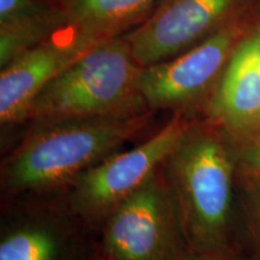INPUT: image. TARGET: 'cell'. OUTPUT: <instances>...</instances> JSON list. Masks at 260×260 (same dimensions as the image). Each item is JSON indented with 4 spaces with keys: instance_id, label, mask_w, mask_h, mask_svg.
Instances as JSON below:
<instances>
[{
    "instance_id": "cell-2",
    "label": "cell",
    "mask_w": 260,
    "mask_h": 260,
    "mask_svg": "<svg viewBox=\"0 0 260 260\" xmlns=\"http://www.w3.org/2000/svg\"><path fill=\"white\" fill-rule=\"evenodd\" d=\"M162 172L190 249L246 254L237 226L236 148L222 129L198 117L164 161Z\"/></svg>"
},
{
    "instance_id": "cell-11",
    "label": "cell",
    "mask_w": 260,
    "mask_h": 260,
    "mask_svg": "<svg viewBox=\"0 0 260 260\" xmlns=\"http://www.w3.org/2000/svg\"><path fill=\"white\" fill-rule=\"evenodd\" d=\"M65 28L105 41L141 23L158 0H41Z\"/></svg>"
},
{
    "instance_id": "cell-16",
    "label": "cell",
    "mask_w": 260,
    "mask_h": 260,
    "mask_svg": "<svg viewBox=\"0 0 260 260\" xmlns=\"http://www.w3.org/2000/svg\"><path fill=\"white\" fill-rule=\"evenodd\" d=\"M258 4H259V9H260V0H258Z\"/></svg>"
},
{
    "instance_id": "cell-12",
    "label": "cell",
    "mask_w": 260,
    "mask_h": 260,
    "mask_svg": "<svg viewBox=\"0 0 260 260\" xmlns=\"http://www.w3.org/2000/svg\"><path fill=\"white\" fill-rule=\"evenodd\" d=\"M237 195L245 222L243 248L249 260H260V176L239 169Z\"/></svg>"
},
{
    "instance_id": "cell-15",
    "label": "cell",
    "mask_w": 260,
    "mask_h": 260,
    "mask_svg": "<svg viewBox=\"0 0 260 260\" xmlns=\"http://www.w3.org/2000/svg\"><path fill=\"white\" fill-rule=\"evenodd\" d=\"M180 260H249L237 251H195L189 249Z\"/></svg>"
},
{
    "instance_id": "cell-13",
    "label": "cell",
    "mask_w": 260,
    "mask_h": 260,
    "mask_svg": "<svg viewBox=\"0 0 260 260\" xmlns=\"http://www.w3.org/2000/svg\"><path fill=\"white\" fill-rule=\"evenodd\" d=\"M235 148L240 170L260 176V125L236 142Z\"/></svg>"
},
{
    "instance_id": "cell-14",
    "label": "cell",
    "mask_w": 260,
    "mask_h": 260,
    "mask_svg": "<svg viewBox=\"0 0 260 260\" xmlns=\"http://www.w3.org/2000/svg\"><path fill=\"white\" fill-rule=\"evenodd\" d=\"M47 9L41 0H0V24L34 17Z\"/></svg>"
},
{
    "instance_id": "cell-6",
    "label": "cell",
    "mask_w": 260,
    "mask_h": 260,
    "mask_svg": "<svg viewBox=\"0 0 260 260\" xmlns=\"http://www.w3.org/2000/svg\"><path fill=\"white\" fill-rule=\"evenodd\" d=\"M197 118L171 113L160 129L136 147L98 162L63 195L68 209L99 232L106 217L160 169Z\"/></svg>"
},
{
    "instance_id": "cell-8",
    "label": "cell",
    "mask_w": 260,
    "mask_h": 260,
    "mask_svg": "<svg viewBox=\"0 0 260 260\" xmlns=\"http://www.w3.org/2000/svg\"><path fill=\"white\" fill-rule=\"evenodd\" d=\"M256 5L258 0H158L123 37L135 59L148 67L189 50Z\"/></svg>"
},
{
    "instance_id": "cell-5",
    "label": "cell",
    "mask_w": 260,
    "mask_h": 260,
    "mask_svg": "<svg viewBox=\"0 0 260 260\" xmlns=\"http://www.w3.org/2000/svg\"><path fill=\"white\" fill-rule=\"evenodd\" d=\"M102 260H180L189 251L162 165L99 229Z\"/></svg>"
},
{
    "instance_id": "cell-9",
    "label": "cell",
    "mask_w": 260,
    "mask_h": 260,
    "mask_svg": "<svg viewBox=\"0 0 260 260\" xmlns=\"http://www.w3.org/2000/svg\"><path fill=\"white\" fill-rule=\"evenodd\" d=\"M106 41V40H105ZM100 42L73 28H63L0 71V124L24 125L32 100L58 75Z\"/></svg>"
},
{
    "instance_id": "cell-4",
    "label": "cell",
    "mask_w": 260,
    "mask_h": 260,
    "mask_svg": "<svg viewBox=\"0 0 260 260\" xmlns=\"http://www.w3.org/2000/svg\"><path fill=\"white\" fill-rule=\"evenodd\" d=\"M259 21L258 4L189 50L142 68L139 86L148 109L203 117L234 51Z\"/></svg>"
},
{
    "instance_id": "cell-7",
    "label": "cell",
    "mask_w": 260,
    "mask_h": 260,
    "mask_svg": "<svg viewBox=\"0 0 260 260\" xmlns=\"http://www.w3.org/2000/svg\"><path fill=\"white\" fill-rule=\"evenodd\" d=\"M0 260H102L99 232L63 197L3 204Z\"/></svg>"
},
{
    "instance_id": "cell-10",
    "label": "cell",
    "mask_w": 260,
    "mask_h": 260,
    "mask_svg": "<svg viewBox=\"0 0 260 260\" xmlns=\"http://www.w3.org/2000/svg\"><path fill=\"white\" fill-rule=\"evenodd\" d=\"M203 117L235 144L260 125V21L234 51Z\"/></svg>"
},
{
    "instance_id": "cell-3",
    "label": "cell",
    "mask_w": 260,
    "mask_h": 260,
    "mask_svg": "<svg viewBox=\"0 0 260 260\" xmlns=\"http://www.w3.org/2000/svg\"><path fill=\"white\" fill-rule=\"evenodd\" d=\"M142 68L123 35L100 42L42 88L24 125L148 111L139 86Z\"/></svg>"
},
{
    "instance_id": "cell-1",
    "label": "cell",
    "mask_w": 260,
    "mask_h": 260,
    "mask_svg": "<svg viewBox=\"0 0 260 260\" xmlns=\"http://www.w3.org/2000/svg\"><path fill=\"white\" fill-rule=\"evenodd\" d=\"M155 111L27 124L0 165L3 204L59 198L84 172L145 132Z\"/></svg>"
}]
</instances>
